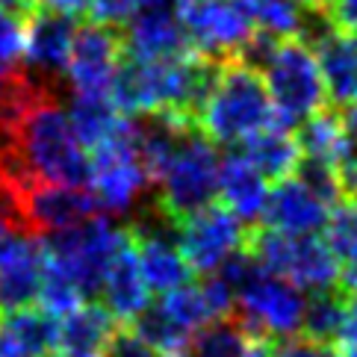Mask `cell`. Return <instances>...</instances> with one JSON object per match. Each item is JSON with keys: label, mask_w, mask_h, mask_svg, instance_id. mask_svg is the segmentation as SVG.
Returning <instances> with one entry per match:
<instances>
[{"label": "cell", "mask_w": 357, "mask_h": 357, "mask_svg": "<svg viewBox=\"0 0 357 357\" xmlns=\"http://www.w3.org/2000/svg\"><path fill=\"white\" fill-rule=\"evenodd\" d=\"M219 275L234 292V304L239 307L236 319L251 334H257L272 346L301 337L307 296L296 284L266 272L245 248L227 257Z\"/></svg>", "instance_id": "1"}, {"label": "cell", "mask_w": 357, "mask_h": 357, "mask_svg": "<svg viewBox=\"0 0 357 357\" xmlns=\"http://www.w3.org/2000/svg\"><path fill=\"white\" fill-rule=\"evenodd\" d=\"M269 124H275V116L260 74L236 56L219 62L215 83L195 121L198 130L213 145L236 148Z\"/></svg>", "instance_id": "2"}, {"label": "cell", "mask_w": 357, "mask_h": 357, "mask_svg": "<svg viewBox=\"0 0 357 357\" xmlns=\"http://www.w3.org/2000/svg\"><path fill=\"white\" fill-rule=\"evenodd\" d=\"M127 227L112 225L104 215H95L77 227L56 234H45L42 239V254L50 269H56L59 275H66L83 301L100 296V284L109 269L112 257L127 245Z\"/></svg>", "instance_id": "3"}, {"label": "cell", "mask_w": 357, "mask_h": 357, "mask_svg": "<svg viewBox=\"0 0 357 357\" xmlns=\"http://www.w3.org/2000/svg\"><path fill=\"white\" fill-rule=\"evenodd\" d=\"M260 77L266 83V92H269L275 124L287 127V130H296L304 119L328 107L316 56L310 45H304L301 39L278 42L269 59L263 62Z\"/></svg>", "instance_id": "4"}, {"label": "cell", "mask_w": 357, "mask_h": 357, "mask_svg": "<svg viewBox=\"0 0 357 357\" xmlns=\"http://www.w3.org/2000/svg\"><path fill=\"white\" fill-rule=\"evenodd\" d=\"M245 248L266 272L287 278L301 292H328L340 289V263L325 245L322 236H289L269 227H251L245 231Z\"/></svg>", "instance_id": "5"}, {"label": "cell", "mask_w": 357, "mask_h": 357, "mask_svg": "<svg viewBox=\"0 0 357 357\" xmlns=\"http://www.w3.org/2000/svg\"><path fill=\"white\" fill-rule=\"evenodd\" d=\"M219 165L222 157L215 145L198 127H192L183 136L172 165L154 186V207L172 225H177L186 215L213 204L219 195Z\"/></svg>", "instance_id": "6"}, {"label": "cell", "mask_w": 357, "mask_h": 357, "mask_svg": "<svg viewBox=\"0 0 357 357\" xmlns=\"http://www.w3.org/2000/svg\"><path fill=\"white\" fill-rule=\"evenodd\" d=\"M89 189L98 204V213L116 215V219H130V215L151 201L154 189H151L148 177L139 165L130 139H127V121L124 130L112 139V142L100 145L89 154Z\"/></svg>", "instance_id": "7"}, {"label": "cell", "mask_w": 357, "mask_h": 357, "mask_svg": "<svg viewBox=\"0 0 357 357\" xmlns=\"http://www.w3.org/2000/svg\"><path fill=\"white\" fill-rule=\"evenodd\" d=\"M174 239L192 275L219 272L227 257L245 245V225L227 213L222 204H207L198 213L174 225Z\"/></svg>", "instance_id": "8"}, {"label": "cell", "mask_w": 357, "mask_h": 357, "mask_svg": "<svg viewBox=\"0 0 357 357\" xmlns=\"http://www.w3.org/2000/svg\"><path fill=\"white\" fill-rule=\"evenodd\" d=\"M181 24L189 47L213 62L239 56L254 36L236 0H181Z\"/></svg>", "instance_id": "9"}, {"label": "cell", "mask_w": 357, "mask_h": 357, "mask_svg": "<svg viewBox=\"0 0 357 357\" xmlns=\"http://www.w3.org/2000/svg\"><path fill=\"white\" fill-rule=\"evenodd\" d=\"M124 54L136 59H177L192 54L181 24V0H136L121 24Z\"/></svg>", "instance_id": "10"}, {"label": "cell", "mask_w": 357, "mask_h": 357, "mask_svg": "<svg viewBox=\"0 0 357 357\" xmlns=\"http://www.w3.org/2000/svg\"><path fill=\"white\" fill-rule=\"evenodd\" d=\"M74 15L56 12L50 6H36L27 18H24V54L21 68L27 77L54 89L66 77L71 42H74Z\"/></svg>", "instance_id": "11"}, {"label": "cell", "mask_w": 357, "mask_h": 357, "mask_svg": "<svg viewBox=\"0 0 357 357\" xmlns=\"http://www.w3.org/2000/svg\"><path fill=\"white\" fill-rule=\"evenodd\" d=\"M124 59L121 30L109 24L86 21L74 30L66 80L77 95H109L112 77Z\"/></svg>", "instance_id": "12"}, {"label": "cell", "mask_w": 357, "mask_h": 357, "mask_svg": "<svg viewBox=\"0 0 357 357\" xmlns=\"http://www.w3.org/2000/svg\"><path fill=\"white\" fill-rule=\"evenodd\" d=\"M18 213L24 234L45 236L56 231H68L89 219H95L98 204L86 186H62V183H30L18 192Z\"/></svg>", "instance_id": "13"}, {"label": "cell", "mask_w": 357, "mask_h": 357, "mask_svg": "<svg viewBox=\"0 0 357 357\" xmlns=\"http://www.w3.org/2000/svg\"><path fill=\"white\" fill-rule=\"evenodd\" d=\"M42 239L15 231L0 248V313L33 307L42 287Z\"/></svg>", "instance_id": "14"}, {"label": "cell", "mask_w": 357, "mask_h": 357, "mask_svg": "<svg viewBox=\"0 0 357 357\" xmlns=\"http://www.w3.org/2000/svg\"><path fill=\"white\" fill-rule=\"evenodd\" d=\"M328 213H331L328 204L316 198L298 177H284V181H275V189H269L260 225L278 234L307 236L322 231Z\"/></svg>", "instance_id": "15"}, {"label": "cell", "mask_w": 357, "mask_h": 357, "mask_svg": "<svg viewBox=\"0 0 357 357\" xmlns=\"http://www.w3.org/2000/svg\"><path fill=\"white\" fill-rule=\"evenodd\" d=\"M325 83L328 107L357 104V33L331 27L310 45Z\"/></svg>", "instance_id": "16"}, {"label": "cell", "mask_w": 357, "mask_h": 357, "mask_svg": "<svg viewBox=\"0 0 357 357\" xmlns=\"http://www.w3.org/2000/svg\"><path fill=\"white\" fill-rule=\"evenodd\" d=\"M119 337V322L104 304H80L56 322V357H107Z\"/></svg>", "instance_id": "17"}, {"label": "cell", "mask_w": 357, "mask_h": 357, "mask_svg": "<svg viewBox=\"0 0 357 357\" xmlns=\"http://www.w3.org/2000/svg\"><path fill=\"white\" fill-rule=\"evenodd\" d=\"M98 298L104 304V310L116 319L119 325H130L133 319L151 304V292L145 287L142 272H139L136 251H133L130 239H127V245L112 257Z\"/></svg>", "instance_id": "18"}, {"label": "cell", "mask_w": 357, "mask_h": 357, "mask_svg": "<svg viewBox=\"0 0 357 357\" xmlns=\"http://www.w3.org/2000/svg\"><path fill=\"white\" fill-rule=\"evenodd\" d=\"M219 195L227 213L236 215L242 225L257 227L266 210V198H269V183L251 169L239 151H231L219 165Z\"/></svg>", "instance_id": "19"}, {"label": "cell", "mask_w": 357, "mask_h": 357, "mask_svg": "<svg viewBox=\"0 0 357 357\" xmlns=\"http://www.w3.org/2000/svg\"><path fill=\"white\" fill-rule=\"evenodd\" d=\"M272 349V342L251 334L236 316H222L189 334L177 357H269Z\"/></svg>", "instance_id": "20"}, {"label": "cell", "mask_w": 357, "mask_h": 357, "mask_svg": "<svg viewBox=\"0 0 357 357\" xmlns=\"http://www.w3.org/2000/svg\"><path fill=\"white\" fill-rule=\"evenodd\" d=\"M68 124L77 142L92 154L100 145L112 142L121 130H124V116L119 112V107L112 104L109 95H77L71 92V100H68Z\"/></svg>", "instance_id": "21"}, {"label": "cell", "mask_w": 357, "mask_h": 357, "mask_svg": "<svg viewBox=\"0 0 357 357\" xmlns=\"http://www.w3.org/2000/svg\"><path fill=\"white\" fill-rule=\"evenodd\" d=\"M242 145H245L242 148V157H245L251 169L257 174H263L266 181H284V177H292V172H296V165L301 160L296 136L280 124L263 127L260 133H254Z\"/></svg>", "instance_id": "22"}, {"label": "cell", "mask_w": 357, "mask_h": 357, "mask_svg": "<svg viewBox=\"0 0 357 357\" xmlns=\"http://www.w3.org/2000/svg\"><path fill=\"white\" fill-rule=\"evenodd\" d=\"M325 245L340 263V289H357V201H340L331 207L325 222Z\"/></svg>", "instance_id": "23"}, {"label": "cell", "mask_w": 357, "mask_h": 357, "mask_svg": "<svg viewBox=\"0 0 357 357\" xmlns=\"http://www.w3.org/2000/svg\"><path fill=\"white\" fill-rule=\"evenodd\" d=\"M242 15L257 33H266L272 39H301L304 9L296 0H236Z\"/></svg>", "instance_id": "24"}, {"label": "cell", "mask_w": 357, "mask_h": 357, "mask_svg": "<svg viewBox=\"0 0 357 357\" xmlns=\"http://www.w3.org/2000/svg\"><path fill=\"white\" fill-rule=\"evenodd\" d=\"M56 322H59L56 316H50L47 310L39 307V304H33V307H21V310L3 313L0 328H3L30 357H45V354L54 351Z\"/></svg>", "instance_id": "25"}, {"label": "cell", "mask_w": 357, "mask_h": 357, "mask_svg": "<svg viewBox=\"0 0 357 357\" xmlns=\"http://www.w3.org/2000/svg\"><path fill=\"white\" fill-rule=\"evenodd\" d=\"M296 142L301 157H313V160H325L334 165L337 154L346 145V136H342V124H340V112L334 107H325L313 112L310 119H304L296 127Z\"/></svg>", "instance_id": "26"}, {"label": "cell", "mask_w": 357, "mask_h": 357, "mask_svg": "<svg viewBox=\"0 0 357 357\" xmlns=\"http://www.w3.org/2000/svg\"><path fill=\"white\" fill-rule=\"evenodd\" d=\"M342 310H346V292H342V289L310 292L307 304H304L301 337L334 346V342H337V334H340Z\"/></svg>", "instance_id": "27"}, {"label": "cell", "mask_w": 357, "mask_h": 357, "mask_svg": "<svg viewBox=\"0 0 357 357\" xmlns=\"http://www.w3.org/2000/svg\"><path fill=\"white\" fill-rule=\"evenodd\" d=\"M292 177H298V181L310 189L316 198H322L328 207H334V204L346 201L342 198V186H340V177L334 172V165L325 162V160H313V157H301Z\"/></svg>", "instance_id": "28"}, {"label": "cell", "mask_w": 357, "mask_h": 357, "mask_svg": "<svg viewBox=\"0 0 357 357\" xmlns=\"http://www.w3.org/2000/svg\"><path fill=\"white\" fill-rule=\"evenodd\" d=\"M24 54V18L12 15L0 6V68L15 71L21 68Z\"/></svg>", "instance_id": "29"}, {"label": "cell", "mask_w": 357, "mask_h": 357, "mask_svg": "<svg viewBox=\"0 0 357 357\" xmlns=\"http://www.w3.org/2000/svg\"><path fill=\"white\" fill-rule=\"evenodd\" d=\"M269 357H340V351L328 342H316L307 337H296L287 342H278Z\"/></svg>", "instance_id": "30"}, {"label": "cell", "mask_w": 357, "mask_h": 357, "mask_svg": "<svg viewBox=\"0 0 357 357\" xmlns=\"http://www.w3.org/2000/svg\"><path fill=\"white\" fill-rule=\"evenodd\" d=\"M337 346L342 351H357V289L346 292V310H342Z\"/></svg>", "instance_id": "31"}, {"label": "cell", "mask_w": 357, "mask_h": 357, "mask_svg": "<svg viewBox=\"0 0 357 357\" xmlns=\"http://www.w3.org/2000/svg\"><path fill=\"white\" fill-rule=\"evenodd\" d=\"M107 357H162V354H157L151 346H145L142 340H136L130 331H119V337L112 342Z\"/></svg>", "instance_id": "32"}, {"label": "cell", "mask_w": 357, "mask_h": 357, "mask_svg": "<svg viewBox=\"0 0 357 357\" xmlns=\"http://www.w3.org/2000/svg\"><path fill=\"white\" fill-rule=\"evenodd\" d=\"M328 18L334 21V27L357 33V0H331Z\"/></svg>", "instance_id": "33"}, {"label": "cell", "mask_w": 357, "mask_h": 357, "mask_svg": "<svg viewBox=\"0 0 357 357\" xmlns=\"http://www.w3.org/2000/svg\"><path fill=\"white\" fill-rule=\"evenodd\" d=\"M340 124H342V136H346V142H351L357 148V104L340 109Z\"/></svg>", "instance_id": "34"}, {"label": "cell", "mask_w": 357, "mask_h": 357, "mask_svg": "<svg viewBox=\"0 0 357 357\" xmlns=\"http://www.w3.org/2000/svg\"><path fill=\"white\" fill-rule=\"evenodd\" d=\"M39 3L56 12H66V15H80V12L89 9V0H39Z\"/></svg>", "instance_id": "35"}, {"label": "cell", "mask_w": 357, "mask_h": 357, "mask_svg": "<svg viewBox=\"0 0 357 357\" xmlns=\"http://www.w3.org/2000/svg\"><path fill=\"white\" fill-rule=\"evenodd\" d=\"M0 6H3L6 12H12V15H18V18H27L30 12L39 6V0H0Z\"/></svg>", "instance_id": "36"}, {"label": "cell", "mask_w": 357, "mask_h": 357, "mask_svg": "<svg viewBox=\"0 0 357 357\" xmlns=\"http://www.w3.org/2000/svg\"><path fill=\"white\" fill-rule=\"evenodd\" d=\"M0 357H30L15 340H12L3 328H0Z\"/></svg>", "instance_id": "37"}, {"label": "cell", "mask_w": 357, "mask_h": 357, "mask_svg": "<svg viewBox=\"0 0 357 357\" xmlns=\"http://www.w3.org/2000/svg\"><path fill=\"white\" fill-rule=\"evenodd\" d=\"M301 9H328L331 0H296Z\"/></svg>", "instance_id": "38"}, {"label": "cell", "mask_w": 357, "mask_h": 357, "mask_svg": "<svg viewBox=\"0 0 357 357\" xmlns=\"http://www.w3.org/2000/svg\"><path fill=\"white\" fill-rule=\"evenodd\" d=\"M15 71H18V68H15ZM15 71H3V68H0V95H3V89H6L9 77H12V74H15Z\"/></svg>", "instance_id": "39"}, {"label": "cell", "mask_w": 357, "mask_h": 357, "mask_svg": "<svg viewBox=\"0 0 357 357\" xmlns=\"http://www.w3.org/2000/svg\"><path fill=\"white\" fill-rule=\"evenodd\" d=\"M340 357H357V351H342Z\"/></svg>", "instance_id": "40"}, {"label": "cell", "mask_w": 357, "mask_h": 357, "mask_svg": "<svg viewBox=\"0 0 357 357\" xmlns=\"http://www.w3.org/2000/svg\"><path fill=\"white\" fill-rule=\"evenodd\" d=\"M45 357H56V354H45Z\"/></svg>", "instance_id": "41"}]
</instances>
